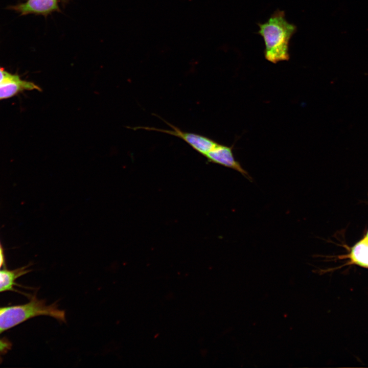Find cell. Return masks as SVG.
Wrapping results in <instances>:
<instances>
[{
  "label": "cell",
  "mask_w": 368,
  "mask_h": 368,
  "mask_svg": "<svg viewBox=\"0 0 368 368\" xmlns=\"http://www.w3.org/2000/svg\"><path fill=\"white\" fill-rule=\"evenodd\" d=\"M258 25V33L265 43L266 59L273 63L288 60L289 41L296 27L287 21L284 12L277 10L266 22Z\"/></svg>",
  "instance_id": "1"
},
{
  "label": "cell",
  "mask_w": 368,
  "mask_h": 368,
  "mask_svg": "<svg viewBox=\"0 0 368 368\" xmlns=\"http://www.w3.org/2000/svg\"><path fill=\"white\" fill-rule=\"evenodd\" d=\"M45 315L66 323L65 312L59 308L57 303L47 305L44 300L35 296L28 303L0 307V333L32 317Z\"/></svg>",
  "instance_id": "2"
},
{
  "label": "cell",
  "mask_w": 368,
  "mask_h": 368,
  "mask_svg": "<svg viewBox=\"0 0 368 368\" xmlns=\"http://www.w3.org/2000/svg\"><path fill=\"white\" fill-rule=\"evenodd\" d=\"M155 116L160 118L172 129L169 130L153 127H137L134 129H143L149 131H155L177 137L184 141L193 149L204 157L219 144V143L205 136L195 133L183 131L156 114Z\"/></svg>",
  "instance_id": "3"
},
{
  "label": "cell",
  "mask_w": 368,
  "mask_h": 368,
  "mask_svg": "<svg viewBox=\"0 0 368 368\" xmlns=\"http://www.w3.org/2000/svg\"><path fill=\"white\" fill-rule=\"evenodd\" d=\"M234 146H228L219 144L205 156L210 163L216 164L235 170L250 181L252 178L237 161L234 156L233 149Z\"/></svg>",
  "instance_id": "4"
},
{
  "label": "cell",
  "mask_w": 368,
  "mask_h": 368,
  "mask_svg": "<svg viewBox=\"0 0 368 368\" xmlns=\"http://www.w3.org/2000/svg\"><path fill=\"white\" fill-rule=\"evenodd\" d=\"M21 16L28 14L48 15L60 11L59 0H27L25 2L7 7Z\"/></svg>",
  "instance_id": "5"
},
{
  "label": "cell",
  "mask_w": 368,
  "mask_h": 368,
  "mask_svg": "<svg viewBox=\"0 0 368 368\" xmlns=\"http://www.w3.org/2000/svg\"><path fill=\"white\" fill-rule=\"evenodd\" d=\"M41 91L34 82L22 79L17 74L11 75L0 82V100L11 98L27 90Z\"/></svg>",
  "instance_id": "6"
},
{
  "label": "cell",
  "mask_w": 368,
  "mask_h": 368,
  "mask_svg": "<svg viewBox=\"0 0 368 368\" xmlns=\"http://www.w3.org/2000/svg\"><path fill=\"white\" fill-rule=\"evenodd\" d=\"M349 257L352 264L368 268V237L366 235L351 248Z\"/></svg>",
  "instance_id": "7"
},
{
  "label": "cell",
  "mask_w": 368,
  "mask_h": 368,
  "mask_svg": "<svg viewBox=\"0 0 368 368\" xmlns=\"http://www.w3.org/2000/svg\"><path fill=\"white\" fill-rule=\"evenodd\" d=\"M24 272L0 270V292L11 290L15 279Z\"/></svg>",
  "instance_id": "8"
},
{
  "label": "cell",
  "mask_w": 368,
  "mask_h": 368,
  "mask_svg": "<svg viewBox=\"0 0 368 368\" xmlns=\"http://www.w3.org/2000/svg\"><path fill=\"white\" fill-rule=\"evenodd\" d=\"M10 348V344L0 339V356L4 354Z\"/></svg>",
  "instance_id": "9"
},
{
  "label": "cell",
  "mask_w": 368,
  "mask_h": 368,
  "mask_svg": "<svg viewBox=\"0 0 368 368\" xmlns=\"http://www.w3.org/2000/svg\"><path fill=\"white\" fill-rule=\"evenodd\" d=\"M11 74L0 66V82L10 76Z\"/></svg>",
  "instance_id": "10"
},
{
  "label": "cell",
  "mask_w": 368,
  "mask_h": 368,
  "mask_svg": "<svg viewBox=\"0 0 368 368\" xmlns=\"http://www.w3.org/2000/svg\"><path fill=\"white\" fill-rule=\"evenodd\" d=\"M4 262V256L2 251H0V268Z\"/></svg>",
  "instance_id": "11"
},
{
  "label": "cell",
  "mask_w": 368,
  "mask_h": 368,
  "mask_svg": "<svg viewBox=\"0 0 368 368\" xmlns=\"http://www.w3.org/2000/svg\"><path fill=\"white\" fill-rule=\"evenodd\" d=\"M365 235L368 237V231H367V233H366V234Z\"/></svg>",
  "instance_id": "12"
},
{
  "label": "cell",
  "mask_w": 368,
  "mask_h": 368,
  "mask_svg": "<svg viewBox=\"0 0 368 368\" xmlns=\"http://www.w3.org/2000/svg\"><path fill=\"white\" fill-rule=\"evenodd\" d=\"M0 251H2V247H1V244H0Z\"/></svg>",
  "instance_id": "13"
}]
</instances>
